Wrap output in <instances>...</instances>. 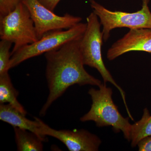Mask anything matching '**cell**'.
Listing matches in <instances>:
<instances>
[{"instance_id":"obj_3","label":"cell","mask_w":151,"mask_h":151,"mask_svg":"<svg viewBox=\"0 0 151 151\" xmlns=\"http://www.w3.org/2000/svg\"><path fill=\"white\" fill-rule=\"evenodd\" d=\"M86 31L79 43V49L84 65L97 69L102 76L104 83L110 82L119 90L127 113L130 115L131 113L127 106L125 92L114 80L103 62L101 52L103 36L98 17L93 12L86 18Z\"/></svg>"},{"instance_id":"obj_9","label":"cell","mask_w":151,"mask_h":151,"mask_svg":"<svg viewBox=\"0 0 151 151\" xmlns=\"http://www.w3.org/2000/svg\"><path fill=\"white\" fill-rule=\"evenodd\" d=\"M131 51L151 53V29H131L122 38L112 45L107 52V57L113 60Z\"/></svg>"},{"instance_id":"obj_10","label":"cell","mask_w":151,"mask_h":151,"mask_svg":"<svg viewBox=\"0 0 151 151\" xmlns=\"http://www.w3.org/2000/svg\"><path fill=\"white\" fill-rule=\"evenodd\" d=\"M27 119L26 115L10 104L0 105V120L12 125L13 127L28 130L37 135L43 142L47 140V136L41 130L40 125L37 120Z\"/></svg>"},{"instance_id":"obj_8","label":"cell","mask_w":151,"mask_h":151,"mask_svg":"<svg viewBox=\"0 0 151 151\" xmlns=\"http://www.w3.org/2000/svg\"><path fill=\"white\" fill-rule=\"evenodd\" d=\"M40 125L42 132L45 136L56 138L65 145L70 151H97L102 143L97 135L81 129L73 131L56 130L50 127L40 119L34 117Z\"/></svg>"},{"instance_id":"obj_5","label":"cell","mask_w":151,"mask_h":151,"mask_svg":"<svg viewBox=\"0 0 151 151\" xmlns=\"http://www.w3.org/2000/svg\"><path fill=\"white\" fill-rule=\"evenodd\" d=\"M87 24L80 22L68 29L52 31L44 35L35 42L26 45L12 55L9 70L27 60L59 48L70 41L81 39Z\"/></svg>"},{"instance_id":"obj_11","label":"cell","mask_w":151,"mask_h":151,"mask_svg":"<svg viewBox=\"0 0 151 151\" xmlns=\"http://www.w3.org/2000/svg\"><path fill=\"white\" fill-rule=\"evenodd\" d=\"M19 92L12 83L9 71L0 74V104L8 103L26 115L27 112L18 101Z\"/></svg>"},{"instance_id":"obj_2","label":"cell","mask_w":151,"mask_h":151,"mask_svg":"<svg viewBox=\"0 0 151 151\" xmlns=\"http://www.w3.org/2000/svg\"><path fill=\"white\" fill-rule=\"evenodd\" d=\"M98 87V89H89L88 94L91 96L92 104L89 112L80 118V121H93L99 127H112L116 133L123 132L124 137L129 142L132 126L129 119L122 116L113 102L112 89L104 83Z\"/></svg>"},{"instance_id":"obj_14","label":"cell","mask_w":151,"mask_h":151,"mask_svg":"<svg viewBox=\"0 0 151 151\" xmlns=\"http://www.w3.org/2000/svg\"><path fill=\"white\" fill-rule=\"evenodd\" d=\"M12 42L6 40L0 42V74L9 71L8 66L11 57L10 50Z\"/></svg>"},{"instance_id":"obj_6","label":"cell","mask_w":151,"mask_h":151,"mask_svg":"<svg viewBox=\"0 0 151 151\" xmlns=\"http://www.w3.org/2000/svg\"><path fill=\"white\" fill-rule=\"evenodd\" d=\"M150 0H142V8L133 13L112 11L104 7L94 0H89L93 12L103 26V39L106 42L112 30L118 28L131 29H151V12L148 6Z\"/></svg>"},{"instance_id":"obj_13","label":"cell","mask_w":151,"mask_h":151,"mask_svg":"<svg viewBox=\"0 0 151 151\" xmlns=\"http://www.w3.org/2000/svg\"><path fill=\"white\" fill-rule=\"evenodd\" d=\"M151 136V115L148 109L143 110L142 116L140 120L132 124L130 132L131 146L134 147L141 140L145 137Z\"/></svg>"},{"instance_id":"obj_7","label":"cell","mask_w":151,"mask_h":151,"mask_svg":"<svg viewBox=\"0 0 151 151\" xmlns=\"http://www.w3.org/2000/svg\"><path fill=\"white\" fill-rule=\"evenodd\" d=\"M28 9L39 39L52 31L68 29L81 22V17L66 13L63 16L54 14L39 0H22Z\"/></svg>"},{"instance_id":"obj_12","label":"cell","mask_w":151,"mask_h":151,"mask_svg":"<svg viewBox=\"0 0 151 151\" xmlns=\"http://www.w3.org/2000/svg\"><path fill=\"white\" fill-rule=\"evenodd\" d=\"M14 129L17 151H43V142L37 135L24 129L16 127Z\"/></svg>"},{"instance_id":"obj_15","label":"cell","mask_w":151,"mask_h":151,"mask_svg":"<svg viewBox=\"0 0 151 151\" xmlns=\"http://www.w3.org/2000/svg\"><path fill=\"white\" fill-rule=\"evenodd\" d=\"M22 0H0V19L14 10Z\"/></svg>"},{"instance_id":"obj_17","label":"cell","mask_w":151,"mask_h":151,"mask_svg":"<svg viewBox=\"0 0 151 151\" xmlns=\"http://www.w3.org/2000/svg\"><path fill=\"white\" fill-rule=\"evenodd\" d=\"M60 0H39L44 6L52 12Z\"/></svg>"},{"instance_id":"obj_1","label":"cell","mask_w":151,"mask_h":151,"mask_svg":"<svg viewBox=\"0 0 151 151\" xmlns=\"http://www.w3.org/2000/svg\"><path fill=\"white\" fill-rule=\"evenodd\" d=\"M81 38L70 41L59 48L45 53L49 94L40 112L41 117L45 116L52 104L70 86L78 84L98 87L102 84L101 81L90 75L84 68L79 49Z\"/></svg>"},{"instance_id":"obj_4","label":"cell","mask_w":151,"mask_h":151,"mask_svg":"<svg viewBox=\"0 0 151 151\" xmlns=\"http://www.w3.org/2000/svg\"><path fill=\"white\" fill-rule=\"evenodd\" d=\"M0 37L1 40L14 44L11 56L20 49L38 40L29 11L22 2L0 19Z\"/></svg>"},{"instance_id":"obj_16","label":"cell","mask_w":151,"mask_h":151,"mask_svg":"<svg viewBox=\"0 0 151 151\" xmlns=\"http://www.w3.org/2000/svg\"><path fill=\"white\" fill-rule=\"evenodd\" d=\"M139 151H151V136L143 138L138 143Z\"/></svg>"}]
</instances>
